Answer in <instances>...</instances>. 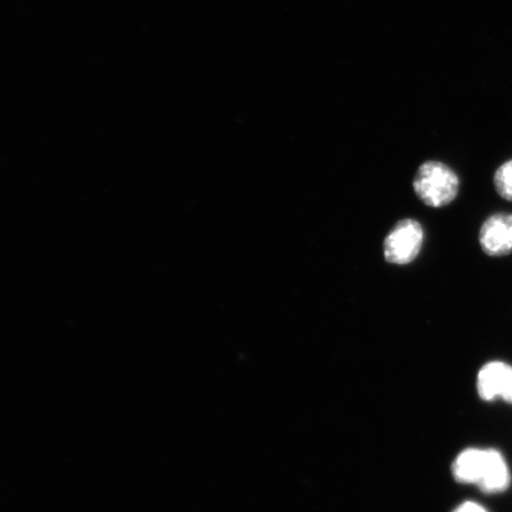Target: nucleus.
I'll return each instance as SVG.
<instances>
[{
  "label": "nucleus",
  "instance_id": "obj_1",
  "mask_svg": "<svg viewBox=\"0 0 512 512\" xmlns=\"http://www.w3.org/2000/svg\"><path fill=\"white\" fill-rule=\"evenodd\" d=\"M452 473L457 482L477 485L485 494H499L510 484L508 464L494 448H466L454 460Z\"/></svg>",
  "mask_w": 512,
  "mask_h": 512
},
{
  "label": "nucleus",
  "instance_id": "obj_2",
  "mask_svg": "<svg viewBox=\"0 0 512 512\" xmlns=\"http://www.w3.org/2000/svg\"><path fill=\"white\" fill-rule=\"evenodd\" d=\"M415 194L428 207L443 208L456 200L459 178L450 166L440 162H426L416 172Z\"/></svg>",
  "mask_w": 512,
  "mask_h": 512
},
{
  "label": "nucleus",
  "instance_id": "obj_3",
  "mask_svg": "<svg viewBox=\"0 0 512 512\" xmlns=\"http://www.w3.org/2000/svg\"><path fill=\"white\" fill-rule=\"evenodd\" d=\"M424 236V229L418 221L412 219L400 221L384 240V258L394 265L411 264L418 258Z\"/></svg>",
  "mask_w": 512,
  "mask_h": 512
},
{
  "label": "nucleus",
  "instance_id": "obj_4",
  "mask_svg": "<svg viewBox=\"0 0 512 512\" xmlns=\"http://www.w3.org/2000/svg\"><path fill=\"white\" fill-rule=\"evenodd\" d=\"M477 390L484 401L501 399L512 405V367L499 361L486 363L479 370Z\"/></svg>",
  "mask_w": 512,
  "mask_h": 512
},
{
  "label": "nucleus",
  "instance_id": "obj_5",
  "mask_svg": "<svg viewBox=\"0 0 512 512\" xmlns=\"http://www.w3.org/2000/svg\"><path fill=\"white\" fill-rule=\"evenodd\" d=\"M479 242L483 252L490 256L512 253V215L496 214L489 217L480 229Z\"/></svg>",
  "mask_w": 512,
  "mask_h": 512
},
{
  "label": "nucleus",
  "instance_id": "obj_6",
  "mask_svg": "<svg viewBox=\"0 0 512 512\" xmlns=\"http://www.w3.org/2000/svg\"><path fill=\"white\" fill-rule=\"evenodd\" d=\"M494 182L499 196L512 202V159L499 166Z\"/></svg>",
  "mask_w": 512,
  "mask_h": 512
},
{
  "label": "nucleus",
  "instance_id": "obj_7",
  "mask_svg": "<svg viewBox=\"0 0 512 512\" xmlns=\"http://www.w3.org/2000/svg\"><path fill=\"white\" fill-rule=\"evenodd\" d=\"M453 512H488V510L476 502H465L460 504Z\"/></svg>",
  "mask_w": 512,
  "mask_h": 512
}]
</instances>
